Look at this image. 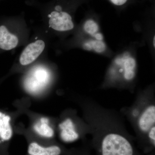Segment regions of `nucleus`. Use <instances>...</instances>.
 I'll use <instances>...</instances> for the list:
<instances>
[{"label": "nucleus", "mask_w": 155, "mask_h": 155, "mask_svg": "<svg viewBox=\"0 0 155 155\" xmlns=\"http://www.w3.org/2000/svg\"><path fill=\"white\" fill-rule=\"evenodd\" d=\"M28 153L30 155H60L61 150L58 146L44 147L32 142L28 146Z\"/></svg>", "instance_id": "obj_9"}, {"label": "nucleus", "mask_w": 155, "mask_h": 155, "mask_svg": "<svg viewBox=\"0 0 155 155\" xmlns=\"http://www.w3.org/2000/svg\"><path fill=\"white\" fill-rule=\"evenodd\" d=\"M45 46V42L42 40H38L28 45L20 56V64L25 66L32 63L42 53Z\"/></svg>", "instance_id": "obj_3"}, {"label": "nucleus", "mask_w": 155, "mask_h": 155, "mask_svg": "<svg viewBox=\"0 0 155 155\" xmlns=\"http://www.w3.org/2000/svg\"><path fill=\"white\" fill-rule=\"evenodd\" d=\"M133 115L134 117H137L139 115V111L138 110H134L133 112Z\"/></svg>", "instance_id": "obj_16"}, {"label": "nucleus", "mask_w": 155, "mask_h": 155, "mask_svg": "<svg viewBox=\"0 0 155 155\" xmlns=\"http://www.w3.org/2000/svg\"><path fill=\"white\" fill-rule=\"evenodd\" d=\"M101 155H134L132 145L125 137L111 133L105 136L102 140Z\"/></svg>", "instance_id": "obj_1"}, {"label": "nucleus", "mask_w": 155, "mask_h": 155, "mask_svg": "<svg viewBox=\"0 0 155 155\" xmlns=\"http://www.w3.org/2000/svg\"><path fill=\"white\" fill-rule=\"evenodd\" d=\"M18 43L17 37L11 33L6 25H0V49L10 51L16 48Z\"/></svg>", "instance_id": "obj_5"}, {"label": "nucleus", "mask_w": 155, "mask_h": 155, "mask_svg": "<svg viewBox=\"0 0 155 155\" xmlns=\"http://www.w3.org/2000/svg\"><path fill=\"white\" fill-rule=\"evenodd\" d=\"M40 121L35 125L34 127L37 133L47 138L53 137L54 135V130L48 124V120L47 118H42Z\"/></svg>", "instance_id": "obj_10"}, {"label": "nucleus", "mask_w": 155, "mask_h": 155, "mask_svg": "<svg viewBox=\"0 0 155 155\" xmlns=\"http://www.w3.org/2000/svg\"><path fill=\"white\" fill-rule=\"evenodd\" d=\"M59 127L61 129V137L66 142H71L78 138V134L76 132L74 124L71 119H67L61 123Z\"/></svg>", "instance_id": "obj_8"}, {"label": "nucleus", "mask_w": 155, "mask_h": 155, "mask_svg": "<svg viewBox=\"0 0 155 155\" xmlns=\"http://www.w3.org/2000/svg\"><path fill=\"white\" fill-rule=\"evenodd\" d=\"M149 132V137L150 140L152 142L153 144L155 146V127L153 126L150 130Z\"/></svg>", "instance_id": "obj_13"}, {"label": "nucleus", "mask_w": 155, "mask_h": 155, "mask_svg": "<svg viewBox=\"0 0 155 155\" xmlns=\"http://www.w3.org/2000/svg\"><path fill=\"white\" fill-rule=\"evenodd\" d=\"M11 121L8 114L0 110V147L12 138L13 129Z\"/></svg>", "instance_id": "obj_4"}, {"label": "nucleus", "mask_w": 155, "mask_h": 155, "mask_svg": "<svg viewBox=\"0 0 155 155\" xmlns=\"http://www.w3.org/2000/svg\"><path fill=\"white\" fill-rule=\"evenodd\" d=\"M111 2L117 6H121L125 4L127 0H111Z\"/></svg>", "instance_id": "obj_14"}, {"label": "nucleus", "mask_w": 155, "mask_h": 155, "mask_svg": "<svg viewBox=\"0 0 155 155\" xmlns=\"http://www.w3.org/2000/svg\"><path fill=\"white\" fill-rule=\"evenodd\" d=\"M95 39L97 40L103 41V36L100 33H97L94 36Z\"/></svg>", "instance_id": "obj_15"}, {"label": "nucleus", "mask_w": 155, "mask_h": 155, "mask_svg": "<svg viewBox=\"0 0 155 155\" xmlns=\"http://www.w3.org/2000/svg\"><path fill=\"white\" fill-rule=\"evenodd\" d=\"M115 63L121 67L123 70V76L125 80H132L135 75V69L136 62L135 59L129 56L116 59Z\"/></svg>", "instance_id": "obj_6"}, {"label": "nucleus", "mask_w": 155, "mask_h": 155, "mask_svg": "<svg viewBox=\"0 0 155 155\" xmlns=\"http://www.w3.org/2000/svg\"><path fill=\"white\" fill-rule=\"evenodd\" d=\"M84 28L87 33L93 37L98 33L99 30L98 25L92 19H89L86 21L84 25Z\"/></svg>", "instance_id": "obj_12"}, {"label": "nucleus", "mask_w": 155, "mask_h": 155, "mask_svg": "<svg viewBox=\"0 0 155 155\" xmlns=\"http://www.w3.org/2000/svg\"><path fill=\"white\" fill-rule=\"evenodd\" d=\"M84 49L87 51L93 50L96 52L101 53L105 51V44L103 41L91 40L85 42L83 45Z\"/></svg>", "instance_id": "obj_11"}, {"label": "nucleus", "mask_w": 155, "mask_h": 155, "mask_svg": "<svg viewBox=\"0 0 155 155\" xmlns=\"http://www.w3.org/2000/svg\"><path fill=\"white\" fill-rule=\"evenodd\" d=\"M155 36H154L153 39V46H154V48H155Z\"/></svg>", "instance_id": "obj_17"}, {"label": "nucleus", "mask_w": 155, "mask_h": 155, "mask_svg": "<svg viewBox=\"0 0 155 155\" xmlns=\"http://www.w3.org/2000/svg\"><path fill=\"white\" fill-rule=\"evenodd\" d=\"M155 122V106H149L146 108L139 119V127L143 132H148L150 129L154 125Z\"/></svg>", "instance_id": "obj_7"}, {"label": "nucleus", "mask_w": 155, "mask_h": 155, "mask_svg": "<svg viewBox=\"0 0 155 155\" xmlns=\"http://www.w3.org/2000/svg\"><path fill=\"white\" fill-rule=\"evenodd\" d=\"M56 11H52L49 15V23L54 30L65 31L72 30L74 25L70 14L62 11L61 6H57Z\"/></svg>", "instance_id": "obj_2"}]
</instances>
